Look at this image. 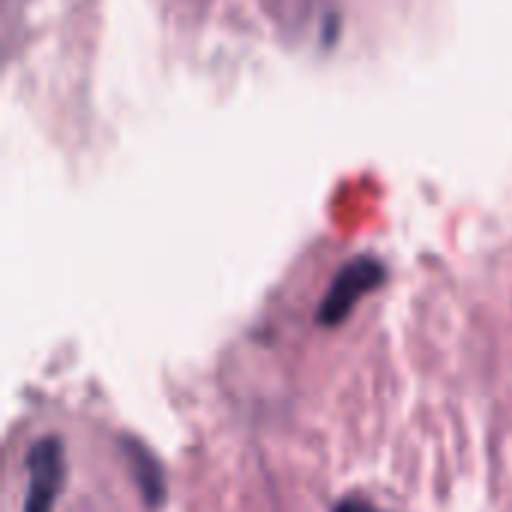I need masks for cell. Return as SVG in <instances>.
Listing matches in <instances>:
<instances>
[{
  "label": "cell",
  "mask_w": 512,
  "mask_h": 512,
  "mask_svg": "<svg viewBox=\"0 0 512 512\" xmlns=\"http://www.w3.org/2000/svg\"><path fill=\"white\" fill-rule=\"evenodd\" d=\"M333 512H375V507L366 498H345V501L336 504Z\"/></svg>",
  "instance_id": "obj_4"
},
{
  "label": "cell",
  "mask_w": 512,
  "mask_h": 512,
  "mask_svg": "<svg viewBox=\"0 0 512 512\" xmlns=\"http://www.w3.org/2000/svg\"><path fill=\"white\" fill-rule=\"evenodd\" d=\"M123 450V459L129 465V474H132V483L141 495V501L150 507V510H159L165 504V471L159 465V459L135 438H123L120 444Z\"/></svg>",
  "instance_id": "obj_3"
},
{
  "label": "cell",
  "mask_w": 512,
  "mask_h": 512,
  "mask_svg": "<svg viewBox=\"0 0 512 512\" xmlns=\"http://www.w3.org/2000/svg\"><path fill=\"white\" fill-rule=\"evenodd\" d=\"M387 279V270L378 258L372 255H360L351 258L330 282V288L324 291V300L318 306V324L321 327H339L345 324V318L354 312V306L375 291L381 282Z\"/></svg>",
  "instance_id": "obj_2"
},
{
  "label": "cell",
  "mask_w": 512,
  "mask_h": 512,
  "mask_svg": "<svg viewBox=\"0 0 512 512\" xmlns=\"http://www.w3.org/2000/svg\"><path fill=\"white\" fill-rule=\"evenodd\" d=\"M27 489L21 512H54L66 483V450L57 435H42L30 444L27 459Z\"/></svg>",
  "instance_id": "obj_1"
}]
</instances>
